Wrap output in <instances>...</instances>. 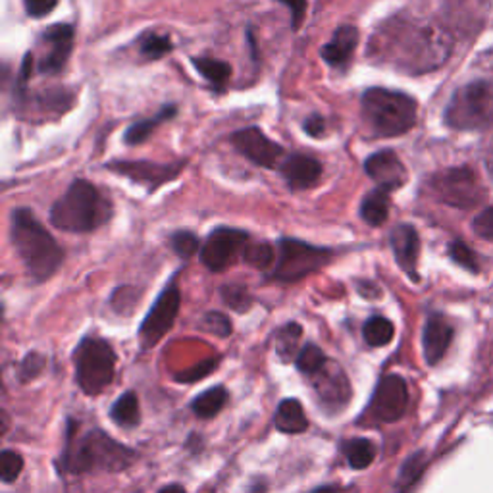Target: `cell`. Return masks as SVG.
<instances>
[{"mask_svg": "<svg viewBox=\"0 0 493 493\" xmlns=\"http://www.w3.org/2000/svg\"><path fill=\"white\" fill-rule=\"evenodd\" d=\"M324 127H326V122L322 116H309V120L304 122V132H307L311 137H321L324 134Z\"/></svg>", "mask_w": 493, "mask_h": 493, "instance_id": "7bdbcfd3", "label": "cell"}, {"mask_svg": "<svg viewBox=\"0 0 493 493\" xmlns=\"http://www.w3.org/2000/svg\"><path fill=\"white\" fill-rule=\"evenodd\" d=\"M362 118L374 137H399L416 124L418 105L411 95L372 87L360 100Z\"/></svg>", "mask_w": 493, "mask_h": 493, "instance_id": "5b68a950", "label": "cell"}, {"mask_svg": "<svg viewBox=\"0 0 493 493\" xmlns=\"http://www.w3.org/2000/svg\"><path fill=\"white\" fill-rule=\"evenodd\" d=\"M135 451L112 440L103 430H91L74 443H68L62 467L70 474L120 472L132 467Z\"/></svg>", "mask_w": 493, "mask_h": 493, "instance_id": "277c9868", "label": "cell"}, {"mask_svg": "<svg viewBox=\"0 0 493 493\" xmlns=\"http://www.w3.org/2000/svg\"><path fill=\"white\" fill-rule=\"evenodd\" d=\"M226 401H228V391L219 386V387H212V389L205 391V394H200L193 401L191 409L200 418H212L224 409Z\"/></svg>", "mask_w": 493, "mask_h": 493, "instance_id": "83f0119b", "label": "cell"}, {"mask_svg": "<svg viewBox=\"0 0 493 493\" xmlns=\"http://www.w3.org/2000/svg\"><path fill=\"white\" fill-rule=\"evenodd\" d=\"M331 251L293 237L278 241V260L274 266V278L280 282H297L316 270H321L331 260Z\"/></svg>", "mask_w": 493, "mask_h": 493, "instance_id": "ba28073f", "label": "cell"}, {"mask_svg": "<svg viewBox=\"0 0 493 493\" xmlns=\"http://www.w3.org/2000/svg\"><path fill=\"white\" fill-rule=\"evenodd\" d=\"M358 45V29L355 25H340L331 41L322 49V58L333 68H345Z\"/></svg>", "mask_w": 493, "mask_h": 493, "instance_id": "44dd1931", "label": "cell"}, {"mask_svg": "<svg viewBox=\"0 0 493 493\" xmlns=\"http://www.w3.org/2000/svg\"><path fill=\"white\" fill-rule=\"evenodd\" d=\"M246 265L258 270H266L274 263V251L268 243H249L243 253Z\"/></svg>", "mask_w": 493, "mask_h": 493, "instance_id": "836d02e7", "label": "cell"}, {"mask_svg": "<svg viewBox=\"0 0 493 493\" xmlns=\"http://www.w3.org/2000/svg\"><path fill=\"white\" fill-rule=\"evenodd\" d=\"M409 407V387L401 376L389 374L376 386L367 416L372 423H397Z\"/></svg>", "mask_w": 493, "mask_h": 493, "instance_id": "30bf717a", "label": "cell"}, {"mask_svg": "<svg viewBox=\"0 0 493 493\" xmlns=\"http://www.w3.org/2000/svg\"><path fill=\"white\" fill-rule=\"evenodd\" d=\"M110 172L120 173L135 183L147 187L149 191L158 190V187L168 183L170 180H176L181 172L183 164H158L149 161H116L107 164Z\"/></svg>", "mask_w": 493, "mask_h": 493, "instance_id": "2e32d148", "label": "cell"}, {"mask_svg": "<svg viewBox=\"0 0 493 493\" xmlns=\"http://www.w3.org/2000/svg\"><path fill=\"white\" fill-rule=\"evenodd\" d=\"M301 326L292 322L278 331V341H275V351L282 360H292L297 351V343L301 340Z\"/></svg>", "mask_w": 493, "mask_h": 493, "instance_id": "4dcf8cb0", "label": "cell"}, {"mask_svg": "<svg viewBox=\"0 0 493 493\" xmlns=\"http://www.w3.org/2000/svg\"><path fill=\"white\" fill-rule=\"evenodd\" d=\"M362 336L370 347H384L395 336V328L384 316H372L362 328Z\"/></svg>", "mask_w": 493, "mask_h": 493, "instance_id": "f1b7e54d", "label": "cell"}, {"mask_svg": "<svg viewBox=\"0 0 493 493\" xmlns=\"http://www.w3.org/2000/svg\"><path fill=\"white\" fill-rule=\"evenodd\" d=\"M222 299H224V302L228 304L229 309H234L237 312H245L246 309L251 307V302H253L249 292H246V287L231 285V284L222 287Z\"/></svg>", "mask_w": 493, "mask_h": 493, "instance_id": "e575fe53", "label": "cell"}, {"mask_svg": "<svg viewBox=\"0 0 493 493\" xmlns=\"http://www.w3.org/2000/svg\"><path fill=\"white\" fill-rule=\"evenodd\" d=\"M176 112H178V107L168 105V107H164L161 112L154 114L153 118L135 122L134 126H129V127H127L124 141H126L127 144H139V143H143V141H147V139L153 135L154 129H156L158 126H161V124L172 120L173 116H176Z\"/></svg>", "mask_w": 493, "mask_h": 493, "instance_id": "cb8c5ba5", "label": "cell"}, {"mask_svg": "<svg viewBox=\"0 0 493 493\" xmlns=\"http://www.w3.org/2000/svg\"><path fill=\"white\" fill-rule=\"evenodd\" d=\"M391 249H394L397 265L405 274H409L414 282H418L416 263L420 255V237L411 224H399L389 236Z\"/></svg>", "mask_w": 493, "mask_h": 493, "instance_id": "ac0fdd59", "label": "cell"}, {"mask_svg": "<svg viewBox=\"0 0 493 493\" xmlns=\"http://www.w3.org/2000/svg\"><path fill=\"white\" fill-rule=\"evenodd\" d=\"M292 12V23L297 29L304 18V12H307V0H280Z\"/></svg>", "mask_w": 493, "mask_h": 493, "instance_id": "b9f144b4", "label": "cell"}, {"mask_svg": "<svg viewBox=\"0 0 493 493\" xmlns=\"http://www.w3.org/2000/svg\"><path fill=\"white\" fill-rule=\"evenodd\" d=\"M345 457L347 460H349V465L355 469V470H362V469H368L374 459H376V445L374 442L367 440V438H357V440H351L347 442L345 447Z\"/></svg>", "mask_w": 493, "mask_h": 493, "instance_id": "4316f807", "label": "cell"}, {"mask_svg": "<svg viewBox=\"0 0 493 493\" xmlns=\"http://www.w3.org/2000/svg\"><path fill=\"white\" fill-rule=\"evenodd\" d=\"M139 49L144 58H149V60H158V58L166 56L173 49V42L168 35L144 33L139 37Z\"/></svg>", "mask_w": 493, "mask_h": 493, "instance_id": "f546056e", "label": "cell"}, {"mask_svg": "<svg viewBox=\"0 0 493 493\" xmlns=\"http://www.w3.org/2000/svg\"><path fill=\"white\" fill-rule=\"evenodd\" d=\"M42 367H45V358H42L41 355L37 353H32L25 360H23V367H22V380L27 382L35 378V376L42 370Z\"/></svg>", "mask_w": 493, "mask_h": 493, "instance_id": "60d3db41", "label": "cell"}, {"mask_svg": "<svg viewBox=\"0 0 493 493\" xmlns=\"http://www.w3.org/2000/svg\"><path fill=\"white\" fill-rule=\"evenodd\" d=\"M249 245V234L236 228H216L200 246V260L209 270L222 272L234 265Z\"/></svg>", "mask_w": 493, "mask_h": 493, "instance_id": "8fae6325", "label": "cell"}, {"mask_svg": "<svg viewBox=\"0 0 493 493\" xmlns=\"http://www.w3.org/2000/svg\"><path fill=\"white\" fill-rule=\"evenodd\" d=\"M275 428L284 433H302L309 428V418L297 399H285L275 411Z\"/></svg>", "mask_w": 493, "mask_h": 493, "instance_id": "603a6c76", "label": "cell"}, {"mask_svg": "<svg viewBox=\"0 0 493 493\" xmlns=\"http://www.w3.org/2000/svg\"><path fill=\"white\" fill-rule=\"evenodd\" d=\"M430 191L443 205L455 209H472L482 205L486 197L484 187L474 170L469 166L443 170L430 180Z\"/></svg>", "mask_w": 493, "mask_h": 493, "instance_id": "9c48e42d", "label": "cell"}, {"mask_svg": "<svg viewBox=\"0 0 493 493\" xmlns=\"http://www.w3.org/2000/svg\"><path fill=\"white\" fill-rule=\"evenodd\" d=\"M318 399L330 411H341L351 399V384L343 368L336 362L326 360V365L311 376Z\"/></svg>", "mask_w": 493, "mask_h": 493, "instance_id": "9a60e30c", "label": "cell"}, {"mask_svg": "<svg viewBox=\"0 0 493 493\" xmlns=\"http://www.w3.org/2000/svg\"><path fill=\"white\" fill-rule=\"evenodd\" d=\"M170 246L172 251L176 253L181 258H190L195 253L200 251V241L199 237L193 234V231H176V234L170 236Z\"/></svg>", "mask_w": 493, "mask_h": 493, "instance_id": "d6a6232c", "label": "cell"}, {"mask_svg": "<svg viewBox=\"0 0 493 493\" xmlns=\"http://www.w3.org/2000/svg\"><path fill=\"white\" fill-rule=\"evenodd\" d=\"M181 295L176 284H168V287L161 293L153 304L149 314L144 316V321L139 330V338L143 343V349H149L161 341L170 328L176 322V316L180 312Z\"/></svg>", "mask_w": 493, "mask_h": 493, "instance_id": "7c38bea8", "label": "cell"}, {"mask_svg": "<svg viewBox=\"0 0 493 493\" xmlns=\"http://www.w3.org/2000/svg\"><path fill=\"white\" fill-rule=\"evenodd\" d=\"M391 191L386 187H376L360 202V219L370 226H382L389 216Z\"/></svg>", "mask_w": 493, "mask_h": 493, "instance_id": "7402d4cb", "label": "cell"}, {"mask_svg": "<svg viewBox=\"0 0 493 493\" xmlns=\"http://www.w3.org/2000/svg\"><path fill=\"white\" fill-rule=\"evenodd\" d=\"M365 170L368 176L378 183V187H386L389 191H395L407 183V168L401 163V158L394 151H380L367 158Z\"/></svg>", "mask_w": 493, "mask_h": 493, "instance_id": "e0dca14e", "label": "cell"}, {"mask_svg": "<svg viewBox=\"0 0 493 493\" xmlns=\"http://www.w3.org/2000/svg\"><path fill=\"white\" fill-rule=\"evenodd\" d=\"M58 0H23L25 12L32 18H45L56 8Z\"/></svg>", "mask_w": 493, "mask_h": 493, "instance_id": "ab89813d", "label": "cell"}, {"mask_svg": "<svg viewBox=\"0 0 493 493\" xmlns=\"http://www.w3.org/2000/svg\"><path fill=\"white\" fill-rule=\"evenodd\" d=\"M49 219L68 234H89L112 219V202L93 183L76 180L54 202Z\"/></svg>", "mask_w": 493, "mask_h": 493, "instance_id": "3957f363", "label": "cell"}, {"mask_svg": "<svg viewBox=\"0 0 493 493\" xmlns=\"http://www.w3.org/2000/svg\"><path fill=\"white\" fill-rule=\"evenodd\" d=\"M472 228L476 236L493 241V207L484 209L480 214H478L472 222Z\"/></svg>", "mask_w": 493, "mask_h": 493, "instance_id": "f35d334b", "label": "cell"}, {"mask_svg": "<svg viewBox=\"0 0 493 493\" xmlns=\"http://www.w3.org/2000/svg\"><path fill=\"white\" fill-rule=\"evenodd\" d=\"M326 355L322 353L321 347H316L312 343L304 345L301 353L297 355V368L302 372V374H309V376H314L318 370H321L324 365H326Z\"/></svg>", "mask_w": 493, "mask_h": 493, "instance_id": "1f68e13d", "label": "cell"}, {"mask_svg": "<svg viewBox=\"0 0 493 493\" xmlns=\"http://www.w3.org/2000/svg\"><path fill=\"white\" fill-rule=\"evenodd\" d=\"M76 29L70 23H56L42 33V45L45 54L39 60L41 74H60L70 60L71 49H74Z\"/></svg>", "mask_w": 493, "mask_h": 493, "instance_id": "5bb4252c", "label": "cell"}, {"mask_svg": "<svg viewBox=\"0 0 493 493\" xmlns=\"http://www.w3.org/2000/svg\"><path fill=\"white\" fill-rule=\"evenodd\" d=\"M311 493H340V488L338 486H322V488H316Z\"/></svg>", "mask_w": 493, "mask_h": 493, "instance_id": "bcb514c9", "label": "cell"}, {"mask_svg": "<svg viewBox=\"0 0 493 493\" xmlns=\"http://www.w3.org/2000/svg\"><path fill=\"white\" fill-rule=\"evenodd\" d=\"M200 328L212 333V336H219V338H228L231 333L229 318L222 312H209L205 318H202Z\"/></svg>", "mask_w": 493, "mask_h": 493, "instance_id": "74e56055", "label": "cell"}, {"mask_svg": "<svg viewBox=\"0 0 493 493\" xmlns=\"http://www.w3.org/2000/svg\"><path fill=\"white\" fill-rule=\"evenodd\" d=\"M453 340V328L440 314H432L424 326L423 347L428 365H438Z\"/></svg>", "mask_w": 493, "mask_h": 493, "instance_id": "ffe728a7", "label": "cell"}, {"mask_svg": "<svg viewBox=\"0 0 493 493\" xmlns=\"http://www.w3.org/2000/svg\"><path fill=\"white\" fill-rule=\"evenodd\" d=\"M280 172L293 191H302L312 187L322 176V164L312 156L293 154L280 164Z\"/></svg>", "mask_w": 493, "mask_h": 493, "instance_id": "d6986e66", "label": "cell"}, {"mask_svg": "<svg viewBox=\"0 0 493 493\" xmlns=\"http://www.w3.org/2000/svg\"><path fill=\"white\" fill-rule=\"evenodd\" d=\"M443 120L457 132H482L493 126V81L476 79L459 87L445 107Z\"/></svg>", "mask_w": 493, "mask_h": 493, "instance_id": "8992f818", "label": "cell"}, {"mask_svg": "<svg viewBox=\"0 0 493 493\" xmlns=\"http://www.w3.org/2000/svg\"><path fill=\"white\" fill-rule=\"evenodd\" d=\"M158 493H185V489L180 484H170V486L163 488Z\"/></svg>", "mask_w": 493, "mask_h": 493, "instance_id": "f6af8a7d", "label": "cell"}, {"mask_svg": "<svg viewBox=\"0 0 493 493\" xmlns=\"http://www.w3.org/2000/svg\"><path fill=\"white\" fill-rule=\"evenodd\" d=\"M112 420L122 428H134L139 424V401L134 391H127V394L120 395L118 401L112 405Z\"/></svg>", "mask_w": 493, "mask_h": 493, "instance_id": "d4e9b609", "label": "cell"}, {"mask_svg": "<svg viewBox=\"0 0 493 493\" xmlns=\"http://www.w3.org/2000/svg\"><path fill=\"white\" fill-rule=\"evenodd\" d=\"M234 147L249 158L251 163L263 168H278L282 164L284 149L274 143L260 127H243L231 135Z\"/></svg>", "mask_w": 493, "mask_h": 493, "instance_id": "4fadbf2b", "label": "cell"}, {"mask_svg": "<svg viewBox=\"0 0 493 493\" xmlns=\"http://www.w3.org/2000/svg\"><path fill=\"white\" fill-rule=\"evenodd\" d=\"M14 249L35 282H45L64 263V251L29 209H14L10 216Z\"/></svg>", "mask_w": 493, "mask_h": 493, "instance_id": "7a4b0ae2", "label": "cell"}, {"mask_svg": "<svg viewBox=\"0 0 493 493\" xmlns=\"http://www.w3.org/2000/svg\"><path fill=\"white\" fill-rule=\"evenodd\" d=\"M449 255H451V258L455 260L459 266L467 268L469 272L476 274L478 270H480V263H478L476 253L462 241H453L451 245H449Z\"/></svg>", "mask_w": 493, "mask_h": 493, "instance_id": "d590c367", "label": "cell"}, {"mask_svg": "<svg viewBox=\"0 0 493 493\" xmlns=\"http://www.w3.org/2000/svg\"><path fill=\"white\" fill-rule=\"evenodd\" d=\"M23 470V459L14 453V451H5L0 455V476L6 484H12Z\"/></svg>", "mask_w": 493, "mask_h": 493, "instance_id": "8d00e7d4", "label": "cell"}, {"mask_svg": "<svg viewBox=\"0 0 493 493\" xmlns=\"http://www.w3.org/2000/svg\"><path fill=\"white\" fill-rule=\"evenodd\" d=\"M191 62L199 74L214 87H224L231 78V66L224 60H219V58L200 56V58H193Z\"/></svg>", "mask_w": 493, "mask_h": 493, "instance_id": "484cf974", "label": "cell"}, {"mask_svg": "<svg viewBox=\"0 0 493 493\" xmlns=\"http://www.w3.org/2000/svg\"><path fill=\"white\" fill-rule=\"evenodd\" d=\"M451 37L442 27L411 20L387 22L382 35L374 39L376 52L409 74H424L440 68L451 54Z\"/></svg>", "mask_w": 493, "mask_h": 493, "instance_id": "6da1fadb", "label": "cell"}, {"mask_svg": "<svg viewBox=\"0 0 493 493\" xmlns=\"http://www.w3.org/2000/svg\"><path fill=\"white\" fill-rule=\"evenodd\" d=\"M116 353L100 338H85L76 349V380L87 395H98L114 382Z\"/></svg>", "mask_w": 493, "mask_h": 493, "instance_id": "52a82bcc", "label": "cell"}, {"mask_svg": "<svg viewBox=\"0 0 493 493\" xmlns=\"http://www.w3.org/2000/svg\"><path fill=\"white\" fill-rule=\"evenodd\" d=\"M486 164H488V172H489V176L493 180V141L489 144V151H488V156H486Z\"/></svg>", "mask_w": 493, "mask_h": 493, "instance_id": "ee69618b", "label": "cell"}]
</instances>
